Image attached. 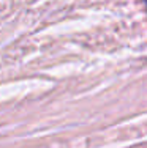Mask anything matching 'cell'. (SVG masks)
Returning a JSON list of instances; mask_svg holds the SVG:
<instances>
[{"instance_id":"1","label":"cell","mask_w":147,"mask_h":148,"mask_svg":"<svg viewBox=\"0 0 147 148\" xmlns=\"http://www.w3.org/2000/svg\"><path fill=\"white\" fill-rule=\"evenodd\" d=\"M146 3H147V0H146Z\"/></svg>"}]
</instances>
